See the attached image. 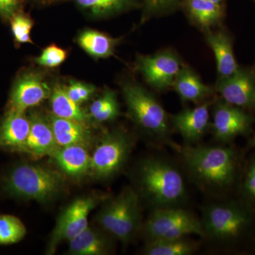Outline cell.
Returning a JSON list of instances; mask_svg holds the SVG:
<instances>
[{
    "mask_svg": "<svg viewBox=\"0 0 255 255\" xmlns=\"http://www.w3.org/2000/svg\"><path fill=\"white\" fill-rule=\"evenodd\" d=\"M2 189L9 196L46 203L63 192L65 180L59 172L46 166L20 163L3 178Z\"/></svg>",
    "mask_w": 255,
    "mask_h": 255,
    "instance_id": "obj_5",
    "label": "cell"
},
{
    "mask_svg": "<svg viewBox=\"0 0 255 255\" xmlns=\"http://www.w3.org/2000/svg\"><path fill=\"white\" fill-rule=\"evenodd\" d=\"M29 119L31 127L22 152L33 157H51L59 146L55 141L50 124L38 114H31Z\"/></svg>",
    "mask_w": 255,
    "mask_h": 255,
    "instance_id": "obj_15",
    "label": "cell"
},
{
    "mask_svg": "<svg viewBox=\"0 0 255 255\" xmlns=\"http://www.w3.org/2000/svg\"><path fill=\"white\" fill-rule=\"evenodd\" d=\"M177 153L186 177L214 200L230 198L239 187L244 166L232 144L182 145Z\"/></svg>",
    "mask_w": 255,
    "mask_h": 255,
    "instance_id": "obj_1",
    "label": "cell"
},
{
    "mask_svg": "<svg viewBox=\"0 0 255 255\" xmlns=\"http://www.w3.org/2000/svg\"><path fill=\"white\" fill-rule=\"evenodd\" d=\"M38 1H50V0H38Z\"/></svg>",
    "mask_w": 255,
    "mask_h": 255,
    "instance_id": "obj_38",
    "label": "cell"
},
{
    "mask_svg": "<svg viewBox=\"0 0 255 255\" xmlns=\"http://www.w3.org/2000/svg\"><path fill=\"white\" fill-rule=\"evenodd\" d=\"M182 166L168 155L156 153L139 161L133 172L139 196L152 210L184 206L188 199Z\"/></svg>",
    "mask_w": 255,
    "mask_h": 255,
    "instance_id": "obj_2",
    "label": "cell"
},
{
    "mask_svg": "<svg viewBox=\"0 0 255 255\" xmlns=\"http://www.w3.org/2000/svg\"><path fill=\"white\" fill-rule=\"evenodd\" d=\"M50 105L54 116L59 118L71 119L85 122L88 117L67 95L65 89L57 86L53 89L50 96Z\"/></svg>",
    "mask_w": 255,
    "mask_h": 255,
    "instance_id": "obj_23",
    "label": "cell"
},
{
    "mask_svg": "<svg viewBox=\"0 0 255 255\" xmlns=\"http://www.w3.org/2000/svg\"><path fill=\"white\" fill-rule=\"evenodd\" d=\"M90 114L95 120L100 122H111L117 119L120 114V109L115 93L107 90L92 104Z\"/></svg>",
    "mask_w": 255,
    "mask_h": 255,
    "instance_id": "obj_26",
    "label": "cell"
},
{
    "mask_svg": "<svg viewBox=\"0 0 255 255\" xmlns=\"http://www.w3.org/2000/svg\"><path fill=\"white\" fill-rule=\"evenodd\" d=\"M79 6L95 15L115 12L123 9L127 0H75Z\"/></svg>",
    "mask_w": 255,
    "mask_h": 255,
    "instance_id": "obj_29",
    "label": "cell"
},
{
    "mask_svg": "<svg viewBox=\"0 0 255 255\" xmlns=\"http://www.w3.org/2000/svg\"><path fill=\"white\" fill-rule=\"evenodd\" d=\"M206 41L214 52L221 79L231 76L239 69L233 52L231 37L223 31L209 32Z\"/></svg>",
    "mask_w": 255,
    "mask_h": 255,
    "instance_id": "obj_19",
    "label": "cell"
},
{
    "mask_svg": "<svg viewBox=\"0 0 255 255\" xmlns=\"http://www.w3.org/2000/svg\"><path fill=\"white\" fill-rule=\"evenodd\" d=\"M78 43L90 55L96 58H107L113 55L117 40L100 32L87 30L79 36Z\"/></svg>",
    "mask_w": 255,
    "mask_h": 255,
    "instance_id": "obj_24",
    "label": "cell"
},
{
    "mask_svg": "<svg viewBox=\"0 0 255 255\" xmlns=\"http://www.w3.org/2000/svg\"><path fill=\"white\" fill-rule=\"evenodd\" d=\"M134 142L122 129L107 132L91 155L90 173L100 180H110L118 175L127 164Z\"/></svg>",
    "mask_w": 255,
    "mask_h": 255,
    "instance_id": "obj_8",
    "label": "cell"
},
{
    "mask_svg": "<svg viewBox=\"0 0 255 255\" xmlns=\"http://www.w3.org/2000/svg\"><path fill=\"white\" fill-rule=\"evenodd\" d=\"M114 238L104 230L87 226L76 237L69 241L68 254L106 255L113 251Z\"/></svg>",
    "mask_w": 255,
    "mask_h": 255,
    "instance_id": "obj_17",
    "label": "cell"
},
{
    "mask_svg": "<svg viewBox=\"0 0 255 255\" xmlns=\"http://www.w3.org/2000/svg\"><path fill=\"white\" fill-rule=\"evenodd\" d=\"M26 228L21 220L11 215L0 216V245H11L21 241Z\"/></svg>",
    "mask_w": 255,
    "mask_h": 255,
    "instance_id": "obj_28",
    "label": "cell"
},
{
    "mask_svg": "<svg viewBox=\"0 0 255 255\" xmlns=\"http://www.w3.org/2000/svg\"><path fill=\"white\" fill-rule=\"evenodd\" d=\"M50 89L39 76L27 74L21 77L15 84L11 94V110L24 112L46 100Z\"/></svg>",
    "mask_w": 255,
    "mask_h": 255,
    "instance_id": "obj_14",
    "label": "cell"
},
{
    "mask_svg": "<svg viewBox=\"0 0 255 255\" xmlns=\"http://www.w3.org/2000/svg\"><path fill=\"white\" fill-rule=\"evenodd\" d=\"M55 141L59 147L71 145H88L91 132L85 122L59 118L54 116L50 119Z\"/></svg>",
    "mask_w": 255,
    "mask_h": 255,
    "instance_id": "obj_20",
    "label": "cell"
},
{
    "mask_svg": "<svg viewBox=\"0 0 255 255\" xmlns=\"http://www.w3.org/2000/svg\"><path fill=\"white\" fill-rule=\"evenodd\" d=\"M140 68L147 83L158 90H164L173 86L182 69L179 58L169 51L142 58Z\"/></svg>",
    "mask_w": 255,
    "mask_h": 255,
    "instance_id": "obj_13",
    "label": "cell"
},
{
    "mask_svg": "<svg viewBox=\"0 0 255 255\" xmlns=\"http://www.w3.org/2000/svg\"><path fill=\"white\" fill-rule=\"evenodd\" d=\"M188 9L193 19L204 28L219 22L223 16L221 4L209 0H189Z\"/></svg>",
    "mask_w": 255,
    "mask_h": 255,
    "instance_id": "obj_25",
    "label": "cell"
},
{
    "mask_svg": "<svg viewBox=\"0 0 255 255\" xmlns=\"http://www.w3.org/2000/svg\"><path fill=\"white\" fill-rule=\"evenodd\" d=\"M200 219L204 238L220 246H237L255 232V211L240 199L208 203L202 207Z\"/></svg>",
    "mask_w": 255,
    "mask_h": 255,
    "instance_id": "obj_3",
    "label": "cell"
},
{
    "mask_svg": "<svg viewBox=\"0 0 255 255\" xmlns=\"http://www.w3.org/2000/svg\"><path fill=\"white\" fill-rule=\"evenodd\" d=\"M95 87L80 82H70L69 86L65 89L67 95L75 103H82L86 102L95 92Z\"/></svg>",
    "mask_w": 255,
    "mask_h": 255,
    "instance_id": "obj_32",
    "label": "cell"
},
{
    "mask_svg": "<svg viewBox=\"0 0 255 255\" xmlns=\"http://www.w3.org/2000/svg\"><path fill=\"white\" fill-rule=\"evenodd\" d=\"M238 190L239 199L255 211V152L243 167Z\"/></svg>",
    "mask_w": 255,
    "mask_h": 255,
    "instance_id": "obj_27",
    "label": "cell"
},
{
    "mask_svg": "<svg viewBox=\"0 0 255 255\" xmlns=\"http://www.w3.org/2000/svg\"><path fill=\"white\" fill-rule=\"evenodd\" d=\"M11 31L15 39L18 43H31L30 33L33 27V21L23 15H14L11 18Z\"/></svg>",
    "mask_w": 255,
    "mask_h": 255,
    "instance_id": "obj_30",
    "label": "cell"
},
{
    "mask_svg": "<svg viewBox=\"0 0 255 255\" xmlns=\"http://www.w3.org/2000/svg\"><path fill=\"white\" fill-rule=\"evenodd\" d=\"M173 87L184 102L201 104L212 94L211 87L203 83L192 70L184 67L178 74Z\"/></svg>",
    "mask_w": 255,
    "mask_h": 255,
    "instance_id": "obj_21",
    "label": "cell"
},
{
    "mask_svg": "<svg viewBox=\"0 0 255 255\" xmlns=\"http://www.w3.org/2000/svg\"><path fill=\"white\" fill-rule=\"evenodd\" d=\"M217 91L222 100L245 110H255V75L239 68L231 76L221 79Z\"/></svg>",
    "mask_w": 255,
    "mask_h": 255,
    "instance_id": "obj_12",
    "label": "cell"
},
{
    "mask_svg": "<svg viewBox=\"0 0 255 255\" xmlns=\"http://www.w3.org/2000/svg\"><path fill=\"white\" fill-rule=\"evenodd\" d=\"M123 92L130 117L153 145L177 152L181 145L172 140L168 115L155 97L135 84H127Z\"/></svg>",
    "mask_w": 255,
    "mask_h": 255,
    "instance_id": "obj_4",
    "label": "cell"
},
{
    "mask_svg": "<svg viewBox=\"0 0 255 255\" xmlns=\"http://www.w3.org/2000/svg\"><path fill=\"white\" fill-rule=\"evenodd\" d=\"M66 52L56 46L47 47L42 52L41 55L36 58L38 65L53 68L60 65L66 59Z\"/></svg>",
    "mask_w": 255,
    "mask_h": 255,
    "instance_id": "obj_31",
    "label": "cell"
},
{
    "mask_svg": "<svg viewBox=\"0 0 255 255\" xmlns=\"http://www.w3.org/2000/svg\"><path fill=\"white\" fill-rule=\"evenodd\" d=\"M199 243L188 237L147 242L142 250L146 255H191L197 252Z\"/></svg>",
    "mask_w": 255,
    "mask_h": 255,
    "instance_id": "obj_22",
    "label": "cell"
},
{
    "mask_svg": "<svg viewBox=\"0 0 255 255\" xmlns=\"http://www.w3.org/2000/svg\"><path fill=\"white\" fill-rule=\"evenodd\" d=\"M141 232L145 243L191 236L204 238L201 219L184 206L152 210Z\"/></svg>",
    "mask_w": 255,
    "mask_h": 255,
    "instance_id": "obj_7",
    "label": "cell"
},
{
    "mask_svg": "<svg viewBox=\"0 0 255 255\" xmlns=\"http://www.w3.org/2000/svg\"><path fill=\"white\" fill-rule=\"evenodd\" d=\"M254 122V117L247 110L219 101L215 104L211 124L215 141L232 144L236 137L251 134Z\"/></svg>",
    "mask_w": 255,
    "mask_h": 255,
    "instance_id": "obj_10",
    "label": "cell"
},
{
    "mask_svg": "<svg viewBox=\"0 0 255 255\" xmlns=\"http://www.w3.org/2000/svg\"><path fill=\"white\" fill-rule=\"evenodd\" d=\"M142 204L132 187H126L116 196H109L97 216L102 230L124 245L141 232Z\"/></svg>",
    "mask_w": 255,
    "mask_h": 255,
    "instance_id": "obj_6",
    "label": "cell"
},
{
    "mask_svg": "<svg viewBox=\"0 0 255 255\" xmlns=\"http://www.w3.org/2000/svg\"><path fill=\"white\" fill-rule=\"evenodd\" d=\"M177 0H147V4L152 9H162L174 4Z\"/></svg>",
    "mask_w": 255,
    "mask_h": 255,
    "instance_id": "obj_34",
    "label": "cell"
},
{
    "mask_svg": "<svg viewBox=\"0 0 255 255\" xmlns=\"http://www.w3.org/2000/svg\"><path fill=\"white\" fill-rule=\"evenodd\" d=\"M109 196L88 195L81 196L63 209L58 216L53 232L50 234L46 254L53 255L63 241L76 237L89 226L90 212Z\"/></svg>",
    "mask_w": 255,
    "mask_h": 255,
    "instance_id": "obj_9",
    "label": "cell"
},
{
    "mask_svg": "<svg viewBox=\"0 0 255 255\" xmlns=\"http://www.w3.org/2000/svg\"><path fill=\"white\" fill-rule=\"evenodd\" d=\"M252 239H253V243H254L255 246V230L254 233H253V236H252Z\"/></svg>",
    "mask_w": 255,
    "mask_h": 255,
    "instance_id": "obj_36",
    "label": "cell"
},
{
    "mask_svg": "<svg viewBox=\"0 0 255 255\" xmlns=\"http://www.w3.org/2000/svg\"><path fill=\"white\" fill-rule=\"evenodd\" d=\"M18 6V0H0V15L12 18Z\"/></svg>",
    "mask_w": 255,
    "mask_h": 255,
    "instance_id": "obj_33",
    "label": "cell"
},
{
    "mask_svg": "<svg viewBox=\"0 0 255 255\" xmlns=\"http://www.w3.org/2000/svg\"><path fill=\"white\" fill-rule=\"evenodd\" d=\"M248 147L250 149H255V133L253 135L251 140H250L249 143H248Z\"/></svg>",
    "mask_w": 255,
    "mask_h": 255,
    "instance_id": "obj_35",
    "label": "cell"
},
{
    "mask_svg": "<svg viewBox=\"0 0 255 255\" xmlns=\"http://www.w3.org/2000/svg\"><path fill=\"white\" fill-rule=\"evenodd\" d=\"M211 102H204L194 108L186 109L171 117V124L182 136L185 145H195L211 128L209 108Z\"/></svg>",
    "mask_w": 255,
    "mask_h": 255,
    "instance_id": "obj_11",
    "label": "cell"
},
{
    "mask_svg": "<svg viewBox=\"0 0 255 255\" xmlns=\"http://www.w3.org/2000/svg\"><path fill=\"white\" fill-rule=\"evenodd\" d=\"M62 172L74 179H80L90 173L91 155L86 146L71 145L59 147L53 155Z\"/></svg>",
    "mask_w": 255,
    "mask_h": 255,
    "instance_id": "obj_18",
    "label": "cell"
},
{
    "mask_svg": "<svg viewBox=\"0 0 255 255\" xmlns=\"http://www.w3.org/2000/svg\"><path fill=\"white\" fill-rule=\"evenodd\" d=\"M30 127V119L24 112L10 110L0 124V147L22 152Z\"/></svg>",
    "mask_w": 255,
    "mask_h": 255,
    "instance_id": "obj_16",
    "label": "cell"
},
{
    "mask_svg": "<svg viewBox=\"0 0 255 255\" xmlns=\"http://www.w3.org/2000/svg\"><path fill=\"white\" fill-rule=\"evenodd\" d=\"M209 1H214V2L218 3V4H220L221 1H222L223 0H209Z\"/></svg>",
    "mask_w": 255,
    "mask_h": 255,
    "instance_id": "obj_37",
    "label": "cell"
}]
</instances>
